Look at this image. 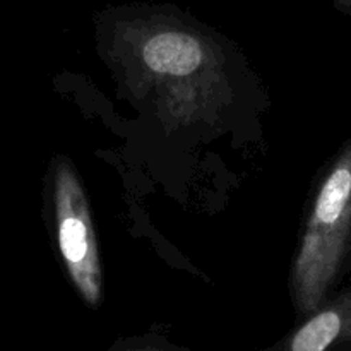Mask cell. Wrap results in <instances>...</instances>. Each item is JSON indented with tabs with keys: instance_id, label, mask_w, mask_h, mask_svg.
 <instances>
[{
	"instance_id": "cell-6",
	"label": "cell",
	"mask_w": 351,
	"mask_h": 351,
	"mask_svg": "<svg viewBox=\"0 0 351 351\" xmlns=\"http://www.w3.org/2000/svg\"><path fill=\"white\" fill-rule=\"evenodd\" d=\"M336 10L351 16V0H335Z\"/></svg>"
},
{
	"instance_id": "cell-2",
	"label": "cell",
	"mask_w": 351,
	"mask_h": 351,
	"mask_svg": "<svg viewBox=\"0 0 351 351\" xmlns=\"http://www.w3.org/2000/svg\"><path fill=\"white\" fill-rule=\"evenodd\" d=\"M351 269V137L321 168L305 204L288 274L298 319L339 291Z\"/></svg>"
},
{
	"instance_id": "cell-5",
	"label": "cell",
	"mask_w": 351,
	"mask_h": 351,
	"mask_svg": "<svg viewBox=\"0 0 351 351\" xmlns=\"http://www.w3.org/2000/svg\"><path fill=\"white\" fill-rule=\"evenodd\" d=\"M103 351H192L187 346H180L171 343L165 336L156 332H146L139 336H129V338H120Z\"/></svg>"
},
{
	"instance_id": "cell-4",
	"label": "cell",
	"mask_w": 351,
	"mask_h": 351,
	"mask_svg": "<svg viewBox=\"0 0 351 351\" xmlns=\"http://www.w3.org/2000/svg\"><path fill=\"white\" fill-rule=\"evenodd\" d=\"M261 351H351V287L298 319L291 331Z\"/></svg>"
},
{
	"instance_id": "cell-1",
	"label": "cell",
	"mask_w": 351,
	"mask_h": 351,
	"mask_svg": "<svg viewBox=\"0 0 351 351\" xmlns=\"http://www.w3.org/2000/svg\"><path fill=\"white\" fill-rule=\"evenodd\" d=\"M98 36L105 60L137 98L149 96L161 110L180 91L199 108L218 98L226 67L219 36L177 7H112L98 16Z\"/></svg>"
},
{
	"instance_id": "cell-3",
	"label": "cell",
	"mask_w": 351,
	"mask_h": 351,
	"mask_svg": "<svg viewBox=\"0 0 351 351\" xmlns=\"http://www.w3.org/2000/svg\"><path fill=\"white\" fill-rule=\"evenodd\" d=\"M47 199L55 249L65 276L86 307L98 311L105 300L98 237L84 184L71 158L58 154L51 160Z\"/></svg>"
}]
</instances>
